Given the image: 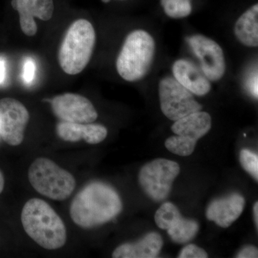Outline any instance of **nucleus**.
I'll use <instances>...</instances> for the list:
<instances>
[{"instance_id": "dca6fc26", "label": "nucleus", "mask_w": 258, "mask_h": 258, "mask_svg": "<svg viewBox=\"0 0 258 258\" xmlns=\"http://www.w3.org/2000/svg\"><path fill=\"white\" fill-rule=\"evenodd\" d=\"M236 38L247 47L258 46V5L244 12L236 22Z\"/></svg>"}, {"instance_id": "f8f14e48", "label": "nucleus", "mask_w": 258, "mask_h": 258, "mask_svg": "<svg viewBox=\"0 0 258 258\" xmlns=\"http://www.w3.org/2000/svg\"><path fill=\"white\" fill-rule=\"evenodd\" d=\"M172 72L174 79L196 96H205L211 90L210 80L191 61L185 59L175 61Z\"/></svg>"}, {"instance_id": "a211bd4d", "label": "nucleus", "mask_w": 258, "mask_h": 258, "mask_svg": "<svg viewBox=\"0 0 258 258\" xmlns=\"http://www.w3.org/2000/svg\"><path fill=\"white\" fill-rule=\"evenodd\" d=\"M181 217L179 209L174 204L166 203L158 209L155 214V222L161 230H169Z\"/></svg>"}, {"instance_id": "6e6552de", "label": "nucleus", "mask_w": 258, "mask_h": 258, "mask_svg": "<svg viewBox=\"0 0 258 258\" xmlns=\"http://www.w3.org/2000/svg\"><path fill=\"white\" fill-rule=\"evenodd\" d=\"M29 120L28 109L21 102L12 98L0 100V136L7 144H22Z\"/></svg>"}, {"instance_id": "20e7f679", "label": "nucleus", "mask_w": 258, "mask_h": 258, "mask_svg": "<svg viewBox=\"0 0 258 258\" xmlns=\"http://www.w3.org/2000/svg\"><path fill=\"white\" fill-rule=\"evenodd\" d=\"M155 50V42L149 32L143 30L131 32L117 57V72L128 82L143 79L152 67Z\"/></svg>"}, {"instance_id": "a878e982", "label": "nucleus", "mask_w": 258, "mask_h": 258, "mask_svg": "<svg viewBox=\"0 0 258 258\" xmlns=\"http://www.w3.org/2000/svg\"><path fill=\"white\" fill-rule=\"evenodd\" d=\"M258 257V251L254 246H247L237 254L238 258H254Z\"/></svg>"}, {"instance_id": "393cba45", "label": "nucleus", "mask_w": 258, "mask_h": 258, "mask_svg": "<svg viewBox=\"0 0 258 258\" xmlns=\"http://www.w3.org/2000/svg\"><path fill=\"white\" fill-rule=\"evenodd\" d=\"M36 66L31 58H27L24 62L23 79L25 83H30L35 79Z\"/></svg>"}, {"instance_id": "ddd939ff", "label": "nucleus", "mask_w": 258, "mask_h": 258, "mask_svg": "<svg viewBox=\"0 0 258 258\" xmlns=\"http://www.w3.org/2000/svg\"><path fill=\"white\" fill-rule=\"evenodd\" d=\"M57 135L66 142H78L84 140L86 143H101L108 135L104 125L96 123H78L62 121L56 127Z\"/></svg>"}, {"instance_id": "bb28decb", "label": "nucleus", "mask_w": 258, "mask_h": 258, "mask_svg": "<svg viewBox=\"0 0 258 258\" xmlns=\"http://www.w3.org/2000/svg\"><path fill=\"white\" fill-rule=\"evenodd\" d=\"M249 91H250L251 94L254 97V98H257L258 92H257V73L254 75L253 78L249 81Z\"/></svg>"}, {"instance_id": "423d86ee", "label": "nucleus", "mask_w": 258, "mask_h": 258, "mask_svg": "<svg viewBox=\"0 0 258 258\" xmlns=\"http://www.w3.org/2000/svg\"><path fill=\"white\" fill-rule=\"evenodd\" d=\"M179 173V164L175 161L155 159L141 169L139 184L149 198L155 202H161L169 196L173 182Z\"/></svg>"}, {"instance_id": "c756f323", "label": "nucleus", "mask_w": 258, "mask_h": 258, "mask_svg": "<svg viewBox=\"0 0 258 258\" xmlns=\"http://www.w3.org/2000/svg\"><path fill=\"white\" fill-rule=\"evenodd\" d=\"M5 186V178L3 173L0 171V194L3 192Z\"/></svg>"}, {"instance_id": "0eeeda50", "label": "nucleus", "mask_w": 258, "mask_h": 258, "mask_svg": "<svg viewBox=\"0 0 258 258\" xmlns=\"http://www.w3.org/2000/svg\"><path fill=\"white\" fill-rule=\"evenodd\" d=\"M159 95L161 111L166 118L174 121L194 112L202 111L203 108L195 100L193 93L169 76L159 82Z\"/></svg>"}, {"instance_id": "7c9ffc66", "label": "nucleus", "mask_w": 258, "mask_h": 258, "mask_svg": "<svg viewBox=\"0 0 258 258\" xmlns=\"http://www.w3.org/2000/svg\"><path fill=\"white\" fill-rule=\"evenodd\" d=\"M102 1H103V3H109L110 0H102Z\"/></svg>"}, {"instance_id": "f03ea898", "label": "nucleus", "mask_w": 258, "mask_h": 258, "mask_svg": "<svg viewBox=\"0 0 258 258\" xmlns=\"http://www.w3.org/2000/svg\"><path fill=\"white\" fill-rule=\"evenodd\" d=\"M21 221L29 237L43 248L57 249L66 244V225L57 212L44 200H28L24 205Z\"/></svg>"}, {"instance_id": "b1692460", "label": "nucleus", "mask_w": 258, "mask_h": 258, "mask_svg": "<svg viewBox=\"0 0 258 258\" xmlns=\"http://www.w3.org/2000/svg\"><path fill=\"white\" fill-rule=\"evenodd\" d=\"M179 258H207L208 254L205 249L200 248L198 246L194 244H189L185 246L181 249L178 256Z\"/></svg>"}, {"instance_id": "6ab92c4d", "label": "nucleus", "mask_w": 258, "mask_h": 258, "mask_svg": "<svg viewBox=\"0 0 258 258\" xmlns=\"http://www.w3.org/2000/svg\"><path fill=\"white\" fill-rule=\"evenodd\" d=\"M12 6L18 12L20 24L23 33L28 36H34L37 32V25L34 17L29 11L25 0H13Z\"/></svg>"}, {"instance_id": "f3484780", "label": "nucleus", "mask_w": 258, "mask_h": 258, "mask_svg": "<svg viewBox=\"0 0 258 258\" xmlns=\"http://www.w3.org/2000/svg\"><path fill=\"white\" fill-rule=\"evenodd\" d=\"M199 225L195 220L184 219L182 217L167 230L171 240L176 243L184 244L192 240L198 234Z\"/></svg>"}, {"instance_id": "412c9836", "label": "nucleus", "mask_w": 258, "mask_h": 258, "mask_svg": "<svg viewBox=\"0 0 258 258\" xmlns=\"http://www.w3.org/2000/svg\"><path fill=\"white\" fill-rule=\"evenodd\" d=\"M164 13L171 18H186L192 11L191 0H161Z\"/></svg>"}, {"instance_id": "9b49d317", "label": "nucleus", "mask_w": 258, "mask_h": 258, "mask_svg": "<svg viewBox=\"0 0 258 258\" xmlns=\"http://www.w3.org/2000/svg\"><path fill=\"white\" fill-rule=\"evenodd\" d=\"M244 204V198L237 193L217 199L209 205L206 212L207 218L215 222L220 227L227 228L242 215Z\"/></svg>"}, {"instance_id": "5701e85b", "label": "nucleus", "mask_w": 258, "mask_h": 258, "mask_svg": "<svg viewBox=\"0 0 258 258\" xmlns=\"http://www.w3.org/2000/svg\"><path fill=\"white\" fill-rule=\"evenodd\" d=\"M240 161L242 168L256 181L258 180V156L249 149H243L240 153Z\"/></svg>"}, {"instance_id": "7ed1b4c3", "label": "nucleus", "mask_w": 258, "mask_h": 258, "mask_svg": "<svg viewBox=\"0 0 258 258\" xmlns=\"http://www.w3.org/2000/svg\"><path fill=\"white\" fill-rule=\"evenodd\" d=\"M92 24L85 19L76 20L68 29L58 52V61L66 74L74 76L86 69L96 44Z\"/></svg>"}, {"instance_id": "aec40b11", "label": "nucleus", "mask_w": 258, "mask_h": 258, "mask_svg": "<svg viewBox=\"0 0 258 258\" xmlns=\"http://www.w3.org/2000/svg\"><path fill=\"white\" fill-rule=\"evenodd\" d=\"M198 142L187 137L174 136L166 139L165 147L169 152L180 156L188 157L195 151Z\"/></svg>"}, {"instance_id": "f257e3e1", "label": "nucleus", "mask_w": 258, "mask_h": 258, "mask_svg": "<svg viewBox=\"0 0 258 258\" xmlns=\"http://www.w3.org/2000/svg\"><path fill=\"white\" fill-rule=\"evenodd\" d=\"M123 209L117 191L109 185L95 181L86 185L75 197L70 215L83 228H91L111 221Z\"/></svg>"}, {"instance_id": "c85d7f7f", "label": "nucleus", "mask_w": 258, "mask_h": 258, "mask_svg": "<svg viewBox=\"0 0 258 258\" xmlns=\"http://www.w3.org/2000/svg\"><path fill=\"white\" fill-rule=\"evenodd\" d=\"M253 212H254V223H255L256 227L257 228L258 226V203H254V208H253Z\"/></svg>"}, {"instance_id": "cd10ccee", "label": "nucleus", "mask_w": 258, "mask_h": 258, "mask_svg": "<svg viewBox=\"0 0 258 258\" xmlns=\"http://www.w3.org/2000/svg\"><path fill=\"white\" fill-rule=\"evenodd\" d=\"M6 78V64L4 59L0 57V84L5 82Z\"/></svg>"}, {"instance_id": "4be33fe9", "label": "nucleus", "mask_w": 258, "mask_h": 258, "mask_svg": "<svg viewBox=\"0 0 258 258\" xmlns=\"http://www.w3.org/2000/svg\"><path fill=\"white\" fill-rule=\"evenodd\" d=\"M25 4L34 18L47 21L53 15V0H25Z\"/></svg>"}, {"instance_id": "9d476101", "label": "nucleus", "mask_w": 258, "mask_h": 258, "mask_svg": "<svg viewBox=\"0 0 258 258\" xmlns=\"http://www.w3.org/2000/svg\"><path fill=\"white\" fill-rule=\"evenodd\" d=\"M50 102L54 114L62 121L89 123L98 118L93 103L81 95L64 93L54 97Z\"/></svg>"}, {"instance_id": "1a4fd4ad", "label": "nucleus", "mask_w": 258, "mask_h": 258, "mask_svg": "<svg viewBox=\"0 0 258 258\" xmlns=\"http://www.w3.org/2000/svg\"><path fill=\"white\" fill-rule=\"evenodd\" d=\"M187 42L200 61L202 72L210 81H219L226 71L225 55L222 47L212 39L202 35H191Z\"/></svg>"}, {"instance_id": "39448f33", "label": "nucleus", "mask_w": 258, "mask_h": 258, "mask_svg": "<svg viewBox=\"0 0 258 258\" xmlns=\"http://www.w3.org/2000/svg\"><path fill=\"white\" fill-rule=\"evenodd\" d=\"M28 179L37 192L56 201L69 198L76 188L74 176L45 157L37 158L32 163Z\"/></svg>"}, {"instance_id": "4468645a", "label": "nucleus", "mask_w": 258, "mask_h": 258, "mask_svg": "<svg viewBox=\"0 0 258 258\" xmlns=\"http://www.w3.org/2000/svg\"><path fill=\"white\" fill-rule=\"evenodd\" d=\"M162 237L157 232H150L142 240L134 243H125L118 246L113 251L114 258H155L162 249Z\"/></svg>"}, {"instance_id": "2eb2a0df", "label": "nucleus", "mask_w": 258, "mask_h": 258, "mask_svg": "<svg viewBox=\"0 0 258 258\" xmlns=\"http://www.w3.org/2000/svg\"><path fill=\"white\" fill-rule=\"evenodd\" d=\"M212 118L207 112L197 111L176 120L171 131L176 135L198 141L210 132Z\"/></svg>"}]
</instances>
